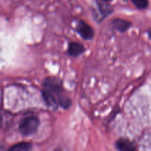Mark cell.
<instances>
[{
	"label": "cell",
	"mask_w": 151,
	"mask_h": 151,
	"mask_svg": "<svg viewBox=\"0 0 151 151\" xmlns=\"http://www.w3.org/2000/svg\"><path fill=\"white\" fill-rule=\"evenodd\" d=\"M116 146L119 150L125 151H132L136 149L134 145L130 140L126 139H120L116 143Z\"/></svg>",
	"instance_id": "5"
},
{
	"label": "cell",
	"mask_w": 151,
	"mask_h": 151,
	"mask_svg": "<svg viewBox=\"0 0 151 151\" xmlns=\"http://www.w3.org/2000/svg\"><path fill=\"white\" fill-rule=\"evenodd\" d=\"M63 91L61 83L58 79L54 77L47 78L44 83L42 95L47 106L56 109L59 105L60 99L65 96Z\"/></svg>",
	"instance_id": "1"
},
{
	"label": "cell",
	"mask_w": 151,
	"mask_h": 151,
	"mask_svg": "<svg viewBox=\"0 0 151 151\" xmlns=\"http://www.w3.org/2000/svg\"><path fill=\"white\" fill-rule=\"evenodd\" d=\"M1 124H2V119H1V116L0 114V130H1Z\"/></svg>",
	"instance_id": "10"
},
{
	"label": "cell",
	"mask_w": 151,
	"mask_h": 151,
	"mask_svg": "<svg viewBox=\"0 0 151 151\" xmlns=\"http://www.w3.org/2000/svg\"><path fill=\"white\" fill-rule=\"evenodd\" d=\"M39 119L35 116L24 118L19 125V131L23 136H30L35 134L39 126Z\"/></svg>",
	"instance_id": "2"
},
{
	"label": "cell",
	"mask_w": 151,
	"mask_h": 151,
	"mask_svg": "<svg viewBox=\"0 0 151 151\" xmlns=\"http://www.w3.org/2000/svg\"><path fill=\"white\" fill-rule=\"evenodd\" d=\"M77 31L84 39L89 40L94 37V30L92 28L83 21H81L77 27Z\"/></svg>",
	"instance_id": "3"
},
{
	"label": "cell",
	"mask_w": 151,
	"mask_h": 151,
	"mask_svg": "<svg viewBox=\"0 0 151 151\" xmlns=\"http://www.w3.org/2000/svg\"><path fill=\"white\" fill-rule=\"evenodd\" d=\"M103 1H110V0H103Z\"/></svg>",
	"instance_id": "13"
},
{
	"label": "cell",
	"mask_w": 151,
	"mask_h": 151,
	"mask_svg": "<svg viewBox=\"0 0 151 151\" xmlns=\"http://www.w3.org/2000/svg\"><path fill=\"white\" fill-rule=\"evenodd\" d=\"M99 7H100V11L104 15H108L109 13H111V11H112L110 7H108L107 5H101V4H99Z\"/></svg>",
	"instance_id": "9"
},
{
	"label": "cell",
	"mask_w": 151,
	"mask_h": 151,
	"mask_svg": "<svg viewBox=\"0 0 151 151\" xmlns=\"http://www.w3.org/2000/svg\"><path fill=\"white\" fill-rule=\"evenodd\" d=\"M1 94H0V106H1Z\"/></svg>",
	"instance_id": "11"
},
{
	"label": "cell",
	"mask_w": 151,
	"mask_h": 151,
	"mask_svg": "<svg viewBox=\"0 0 151 151\" xmlns=\"http://www.w3.org/2000/svg\"><path fill=\"white\" fill-rule=\"evenodd\" d=\"M32 147V145L29 142H20L10 147L9 150L11 151H25L30 150Z\"/></svg>",
	"instance_id": "7"
},
{
	"label": "cell",
	"mask_w": 151,
	"mask_h": 151,
	"mask_svg": "<svg viewBox=\"0 0 151 151\" xmlns=\"http://www.w3.org/2000/svg\"><path fill=\"white\" fill-rule=\"evenodd\" d=\"M133 3L139 9H145L148 6V0H132Z\"/></svg>",
	"instance_id": "8"
},
{
	"label": "cell",
	"mask_w": 151,
	"mask_h": 151,
	"mask_svg": "<svg viewBox=\"0 0 151 151\" xmlns=\"http://www.w3.org/2000/svg\"><path fill=\"white\" fill-rule=\"evenodd\" d=\"M113 25L114 28L120 32H125L129 29L131 26V23L127 20L121 19H116L114 20Z\"/></svg>",
	"instance_id": "6"
},
{
	"label": "cell",
	"mask_w": 151,
	"mask_h": 151,
	"mask_svg": "<svg viewBox=\"0 0 151 151\" xmlns=\"http://www.w3.org/2000/svg\"><path fill=\"white\" fill-rule=\"evenodd\" d=\"M149 35H150V38H151V32H149Z\"/></svg>",
	"instance_id": "12"
},
{
	"label": "cell",
	"mask_w": 151,
	"mask_h": 151,
	"mask_svg": "<svg viewBox=\"0 0 151 151\" xmlns=\"http://www.w3.org/2000/svg\"><path fill=\"white\" fill-rule=\"evenodd\" d=\"M85 51V47L83 44L78 42H72L69 44L68 47V52L70 55L77 57L80 55Z\"/></svg>",
	"instance_id": "4"
}]
</instances>
